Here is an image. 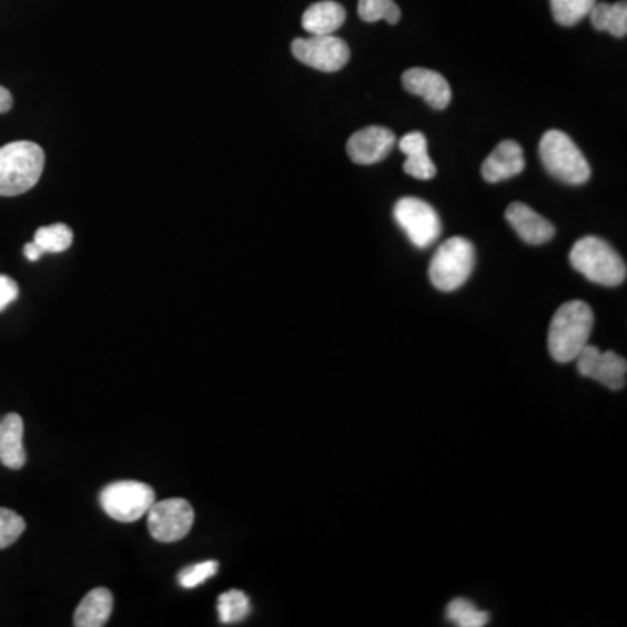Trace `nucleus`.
<instances>
[{
    "instance_id": "obj_20",
    "label": "nucleus",
    "mask_w": 627,
    "mask_h": 627,
    "mask_svg": "<svg viewBox=\"0 0 627 627\" xmlns=\"http://www.w3.org/2000/svg\"><path fill=\"white\" fill-rule=\"evenodd\" d=\"M446 619L458 627H483L491 620V614L479 610L471 599L457 598L446 608Z\"/></svg>"
},
{
    "instance_id": "obj_24",
    "label": "nucleus",
    "mask_w": 627,
    "mask_h": 627,
    "mask_svg": "<svg viewBox=\"0 0 627 627\" xmlns=\"http://www.w3.org/2000/svg\"><path fill=\"white\" fill-rule=\"evenodd\" d=\"M357 12L366 23L385 20L388 24H397L401 20V9L394 0H360Z\"/></svg>"
},
{
    "instance_id": "obj_19",
    "label": "nucleus",
    "mask_w": 627,
    "mask_h": 627,
    "mask_svg": "<svg viewBox=\"0 0 627 627\" xmlns=\"http://www.w3.org/2000/svg\"><path fill=\"white\" fill-rule=\"evenodd\" d=\"M589 20L593 27L599 32H608L614 37L624 39L627 36V4L626 0H620L616 4L607 2H596L589 12Z\"/></svg>"
},
{
    "instance_id": "obj_18",
    "label": "nucleus",
    "mask_w": 627,
    "mask_h": 627,
    "mask_svg": "<svg viewBox=\"0 0 627 627\" xmlns=\"http://www.w3.org/2000/svg\"><path fill=\"white\" fill-rule=\"evenodd\" d=\"M114 610V596L105 587L88 593L79 604L73 624L78 627H103Z\"/></svg>"
},
{
    "instance_id": "obj_10",
    "label": "nucleus",
    "mask_w": 627,
    "mask_h": 627,
    "mask_svg": "<svg viewBox=\"0 0 627 627\" xmlns=\"http://www.w3.org/2000/svg\"><path fill=\"white\" fill-rule=\"evenodd\" d=\"M575 361L580 375L586 378H593L611 391L626 387L627 361L614 351L601 353L595 345L587 344Z\"/></svg>"
},
{
    "instance_id": "obj_22",
    "label": "nucleus",
    "mask_w": 627,
    "mask_h": 627,
    "mask_svg": "<svg viewBox=\"0 0 627 627\" xmlns=\"http://www.w3.org/2000/svg\"><path fill=\"white\" fill-rule=\"evenodd\" d=\"M549 4L556 23L562 27H574L589 17L596 0H549Z\"/></svg>"
},
{
    "instance_id": "obj_5",
    "label": "nucleus",
    "mask_w": 627,
    "mask_h": 627,
    "mask_svg": "<svg viewBox=\"0 0 627 627\" xmlns=\"http://www.w3.org/2000/svg\"><path fill=\"white\" fill-rule=\"evenodd\" d=\"M476 265V250L466 237H452L437 247L431 260L429 277L439 292H455L464 286Z\"/></svg>"
},
{
    "instance_id": "obj_13",
    "label": "nucleus",
    "mask_w": 627,
    "mask_h": 627,
    "mask_svg": "<svg viewBox=\"0 0 627 627\" xmlns=\"http://www.w3.org/2000/svg\"><path fill=\"white\" fill-rule=\"evenodd\" d=\"M506 220L516 234L532 246L549 243L556 234L555 225L549 220L523 203L510 204L506 210Z\"/></svg>"
},
{
    "instance_id": "obj_21",
    "label": "nucleus",
    "mask_w": 627,
    "mask_h": 627,
    "mask_svg": "<svg viewBox=\"0 0 627 627\" xmlns=\"http://www.w3.org/2000/svg\"><path fill=\"white\" fill-rule=\"evenodd\" d=\"M33 243L41 247L42 253H63L73 243V232L65 223H54L36 232Z\"/></svg>"
},
{
    "instance_id": "obj_9",
    "label": "nucleus",
    "mask_w": 627,
    "mask_h": 627,
    "mask_svg": "<svg viewBox=\"0 0 627 627\" xmlns=\"http://www.w3.org/2000/svg\"><path fill=\"white\" fill-rule=\"evenodd\" d=\"M293 57L320 72L333 73L344 69L351 58L347 42L335 36H311L295 39L292 44Z\"/></svg>"
},
{
    "instance_id": "obj_7",
    "label": "nucleus",
    "mask_w": 627,
    "mask_h": 627,
    "mask_svg": "<svg viewBox=\"0 0 627 627\" xmlns=\"http://www.w3.org/2000/svg\"><path fill=\"white\" fill-rule=\"evenodd\" d=\"M394 220L413 246L429 247L442 235V220L429 203L418 198H403L394 206Z\"/></svg>"
},
{
    "instance_id": "obj_3",
    "label": "nucleus",
    "mask_w": 627,
    "mask_h": 627,
    "mask_svg": "<svg viewBox=\"0 0 627 627\" xmlns=\"http://www.w3.org/2000/svg\"><path fill=\"white\" fill-rule=\"evenodd\" d=\"M570 263L587 281L601 286H619L626 281L627 267L623 256L607 241L587 235L570 251Z\"/></svg>"
},
{
    "instance_id": "obj_14",
    "label": "nucleus",
    "mask_w": 627,
    "mask_h": 627,
    "mask_svg": "<svg viewBox=\"0 0 627 627\" xmlns=\"http://www.w3.org/2000/svg\"><path fill=\"white\" fill-rule=\"evenodd\" d=\"M525 170V154L522 145L514 140H504L483 162L482 174L485 182L498 183L514 179Z\"/></svg>"
},
{
    "instance_id": "obj_12",
    "label": "nucleus",
    "mask_w": 627,
    "mask_h": 627,
    "mask_svg": "<svg viewBox=\"0 0 627 627\" xmlns=\"http://www.w3.org/2000/svg\"><path fill=\"white\" fill-rule=\"evenodd\" d=\"M403 85L408 93L424 98L434 110H445L452 102V90L442 73L429 69H409L403 73Z\"/></svg>"
},
{
    "instance_id": "obj_29",
    "label": "nucleus",
    "mask_w": 627,
    "mask_h": 627,
    "mask_svg": "<svg viewBox=\"0 0 627 627\" xmlns=\"http://www.w3.org/2000/svg\"><path fill=\"white\" fill-rule=\"evenodd\" d=\"M24 256L30 260V262H37V260L41 259L44 253H42L41 247L37 246L36 243L24 244L23 247Z\"/></svg>"
},
{
    "instance_id": "obj_28",
    "label": "nucleus",
    "mask_w": 627,
    "mask_h": 627,
    "mask_svg": "<svg viewBox=\"0 0 627 627\" xmlns=\"http://www.w3.org/2000/svg\"><path fill=\"white\" fill-rule=\"evenodd\" d=\"M12 94L6 90L4 85H0V114H8L9 110L12 109Z\"/></svg>"
},
{
    "instance_id": "obj_25",
    "label": "nucleus",
    "mask_w": 627,
    "mask_h": 627,
    "mask_svg": "<svg viewBox=\"0 0 627 627\" xmlns=\"http://www.w3.org/2000/svg\"><path fill=\"white\" fill-rule=\"evenodd\" d=\"M27 523L20 514L8 507H0V549L12 546L23 535Z\"/></svg>"
},
{
    "instance_id": "obj_11",
    "label": "nucleus",
    "mask_w": 627,
    "mask_h": 627,
    "mask_svg": "<svg viewBox=\"0 0 627 627\" xmlns=\"http://www.w3.org/2000/svg\"><path fill=\"white\" fill-rule=\"evenodd\" d=\"M396 143V134L393 131L382 125H370L348 138L347 154L356 164L370 166L384 161L393 152Z\"/></svg>"
},
{
    "instance_id": "obj_23",
    "label": "nucleus",
    "mask_w": 627,
    "mask_h": 627,
    "mask_svg": "<svg viewBox=\"0 0 627 627\" xmlns=\"http://www.w3.org/2000/svg\"><path fill=\"white\" fill-rule=\"evenodd\" d=\"M250 598L240 589H231L219 598L220 623L234 624L250 616Z\"/></svg>"
},
{
    "instance_id": "obj_27",
    "label": "nucleus",
    "mask_w": 627,
    "mask_h": 627,
    "mask_svg": "<svg viewBox=\"0 0 627 627\" xmlns=\"http://www.w3.org/2000/svg\"><path fill=\"white\" fill-rule=\"evenodd\" d=\"M20 295V287L9 275L0 274V312L6 311Z\"/></svg>"
},
{
    "instance_id": "obj_6",
    "label": "nucleus",
    "mask_w": 627,
    "mask_h": 627,
    "mask_svg": "<svg viewBox=\"0 0 627 627\" xmlns=\"http://www.w3.org/2000/svg\"><path fill=\"white\" fill-rule=\"evenodd\" d=\"M155 492L152 486L142 482L110 483L100 494L102 509L110 518L121 523H134L146 516L150 507L154 506Z\"/></svg>"
},
{
    "instance_id": "obj_4",
    "label": "nucleus",
    "mask_w": 627,
    "mask_h": 627,
    "mask_svg": "<svg viewBox=\"0 0 627 627\" xmlns=\"http://www.w3.org/2000/svg\"><path fill=\"white\" fill-rule=\"evenodd\" d=\"M538 154L550 176L567 185H584L591 179V166L567 133L549 130L538 143Z\"/></svg>"
},
{
    "instance_id": "obj_15",
    "label": "nucleus",
    "mask_w": 627,
    "mask_h": 627,
    "mask_svg": "<svg viewBox=\"0 0 627 627\" xmlns=\"http://www.w3.org/2000/svg\"><path fill=\"white\" fill-rule=\"evenodd\" d=\"M23 433V418L18 413H8L0 421V462L9 469H21L27 464Z\"/></svg>"
},
{
    "instance_id": "obj_2",
    "label": "nucleus",
    "mask_w": 627,
    "mask_h": 627,
    "mask_svg": "<svg viewBox=\"0 0 627 627\" xmlns=\"http://www.w3.org/2000/svg\"><path fill=\"white\" fill-rule=\"evenodd\" d=\"M44 150L33 142H12L0 149V195L32 191L44 171Z\"/></svg>"
},
{
    "instance_id": "obj_1",
    "label": "nucleus",
    "mask_w": 627,
    "mask_h": 627,
    "mask_svg": "<svg viewBox=\"0 0 627 627\" xmlns=\"http://www.w3.org/2000/svg\"><path fill=\"white\" fill-rule=\"evenodd\" d=\"M595 326L593 309L583 300H572L556 311L547 333V347L553 360L570 363L589 344Z\"/></svg>"
},
{
    "instance_id": "obj_8",
    "label": "nucleus",
    "mask_w": 627,
    "mask_h": 627,
    "mask_svg": "<svg viewBox=\"0 0 627 627\" xmlns=\"http://www.w3.org/2000/svg\"><path fill=\"white\" fill-rule=\"evenodd\" d=\"M150 535L159 543H176L189 535L194 525V509L185 498L154 502L146 513Z\"/></svg>"
},
{
    "instance_id": "obj_17",
    "label": "nucleus",
    "mask_w": 627,
    "mask_h": 627,
    "mask_svg": "<svg viewBox=\"0 0 627 627\" xmlns=\"http://www.w3.org/2000/svg\"><path fill=\"white\" fill-rule=\"evenodd\" d=\"M347 12L335 0H323L312 4L302 17V27L311 36H333L345 23Z\"/></svg>"
},
{
    "instance_id": "obj_26",
    "label": "nucleus",
    "mask_w": 627,
    "mask_h": 627,
    "mask_svg": "<svg viewBox=\"0 0 627 627\" xmlns=\"http://www.w3.org/2000/svg\"><path fill=\"white\" fill-rule=\"evenodd\" d=\"M216 572H219V563L216 562L195 563V565L180 572V586L185 587V589H194V587L206 583L211 577H215Z\"/></svg>"
},
{
    "instance_id": "obj_16",
    "label": "nucleus",
    "mask_w": 627,
    "mask_h": 627,
    "mask_svg": "<svg viewBox=\"0 0 627 627\" xmlns=\"http://www.w3.org/2000/svg\"><path fill=\"white\" fill-rule=\"evenodd\" d=\"M397 143H400L401 152L406 155L403 170L409 176L417 180H433L436 176V166L427 154V138L421 131L405 134Z\"/></svg>"
}]
</instances>
